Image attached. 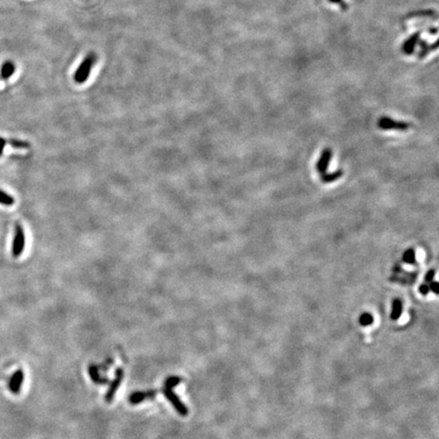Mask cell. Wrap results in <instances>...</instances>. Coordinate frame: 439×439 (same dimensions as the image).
Listing matches in <instances>:
<instances>
[{
	"instance_id": "6da1fadb",
	"label": "cell",
	"mask_w": 439,
	"mask_h": 439,
	"mask_svg": "<svg viewBox=\"0 0 439 439\" xmlns=\"http://www.w3.org/2000/svg\"><path fill=\"white\" fill-rule=\"evenodd\" d=\"M181 379L177 378V376H171L169 378L165 384H164V389H163V394L165 395V397L167 398V400L172 403L173 407L175 408V410L181 415V416H187L188 414V409L180 402V400L178 399V397L173 393V389L178 386L181 383Z\"/></svg>"
},
{
	"instance_id": "7a4b0ae2",
	"label": "cell",
	"mask_w": 439,
	"mask_h": 439,
	"mask_svg": "<svg viewBox=\"0 0 439 439\" xmlns=\"http://www.w3.org/2000/svg\"><path fill=\"white\" fill-rule=\"evenodd\" d=\"M96 60H97V55L94 52H91L86 56V58L84 59L79 69L77 70L74 77L77 84H84L88 80Z\"/></svg>"
},
{
	"instance_id": "3957f363",
	"label": "cell",
	"mask_w": 439,
	"mask_h": 439,
	"mask_svg": "<svg viewBox=\"0 0 439 439\" xmlns=\"http://www.w3.org/2000/svg\"><path fill=\"white\" fill-rule=\"evenodd\" d=\"M26 245V236L25 231L22 225L17 224L15 228V237L13 242V256L14 258H20L25 249Z\"/></svg>"
},
{
	"instance_id": "277c9868",
	"label": "cell",
	"mask_w": 439,
	"mask_h": 439,
	"mask_svg": "<svg viewBox=\"0 0 439 439\" xmlns=\"http://www.w3.org/2000/svg\"><path fill=\"white\" fill-rule=\"evenodd\" d=\"M379 128L384 131L397 130L400 132H406L411 128V124L405 121H397L389 117H383L379 120Z\"/></svg>"
},
{
	"instance_id": "5b68a950",
	"label": "cell",
	"mask_w": 439,
	"mask_h": 439,
	"mask_svg": "<svg viewBox=\"0 0 439 439\" xmlns=\"http://www.w3.org/2000/svg\"><path fill=\"white\" fill-rule=\"evenodd\" d=\"M24 380H25V373H24L23 369H18L12 375V378L10 379V382H9V389H10L12 394H14V395L20 394Z\"/></svg>"
},
{
	"instance_id": "8992f818",
	"label": "cell",
	"mask_w": 439,
	"mask_h": 439,
	"mask_svg": "<svg viewBox=\"0 0 439 439\" xmlns=\"http://www.w3.org/2000/svg\"><path fill=\"white\" fill-rule=\"evenodd\" d=\"M123 376H124V371H123V369H122V368H118V369H116V372H115V379H114V381L112 382L111 387H110L108 393H107L106 396H105V401H106L107 403H111V402L113 401L114 396H115V394H116L118 388L120 387V385H121V383H122Z\"/></svg>"
},
{
	"instance_id": "52a82bcc",
	"label": "cell",
	"mask_w": 439,
	"mask_h": 439,
	"mask_svg": "<svg viewBox=\"0 0 439 439\" xmlns=\"http://www.w3.org/2000/svg\"><path fill=\"white\" fill-rule=\"evenodd\" d=\"M332 156H333V152H332L331 149H325L323 151L322 156H321V158H320V160H319V162L317 164V170L322 175L327 173L329 165H330V162H331V159H332Z\"/></svg>"
},
{
	"instance_id": "ba28073f",
	"label": "cell",
	"mask_w": 439,
	"mask_h": 439,
	"mask_svg": "<svg viewBox=\"0 0 439 439\" xmlns=\"http://www.w3.org/2000/svg\"><path fill=\"white\" fill-rule=\"evenodd\" d=\"M157 396V392L155 391H149V392H137L134 393L133 395H131L130 397V402L133 405H138L146 400H151L154 399Z\"/></svg>"
},
{
	"instance_id": "9c48e42d",
	"label": "cell",
	"mask_w": 439,
	"mask_h": 439,
	"mask_svg": "<svg viewBox=\"0 0 439 439\" xmlns=\"http://www.w3.org/2000/svg\"><path fill=\"white\" fill-rule=\"evenodd\" d=\"M420 35H421V32H416L415 34H413V35H412V36H411V37H410V38L405 42V44H404V46H403V52H404L405 54L410 55V54H412V53L414 52L416 45L419 43Z\"/></svg>"
},
{
	"instance_id": "30bf717a",
	"label": "cell",
	"mask_w": 439,
	"mask_h": 439,
	"mask_svg": "<svg viewBox=\"0 0 439 439\" xmlns=\"http://www.w3.org/2000/svg\"><path fill=\"white\" fill-rule=\"evenodd\" d=\"M89 373L92 381L97 385H105L108 384V380L106 378H103L100 374V367L97 365H91L89 367Z\"/></svg>"
},
{
	"instance_id": "8fae6325",
	"label": "cell",
	"mask_w": 439,
	"mask_h": 439,
	"mask_svg": "<svg viewBox=\"0 0 439 439\" xmlns=\"http://www.w3.org/2000/svg\"><path fill=\"white\" fill-rule=\"evenodd\" d=\"M403 313V303L401 299L396 298L393 301V309L391 312V319L393 321H399Z\"/></svg>"
},
{
	"instance_id": "7c38bea8",
	"label": "cell",
	"mask_w": 439,
	"mask_h": 439,
	"mask_svg": "<svg viewBox=\"0 0 439 439\" xmlns=\"http://www.w3.org/2000/svg\"><path fill=\"white\" fill-rule=\"evenodd\" d=\"M15 71H16V67L14 65V62L7 61L2 69V79L9 80L14 75Z\"/></svg>"
},
{
	"instance_id": "4fadbf2b",
	"label": "cell",
	"mask_w": 439,
	"mask_h": 439,
	"mask_svg": "<svg viewBox=\"0 0 439 439\" xmlns=\"http://www.w3.org/2000/svg\"><path fill=\"white\" fill-rule=\"evenodd\" d=\"M344 175L343 170H337L333 173H325L322 175V181L324 183H331L334 181H337Z\"/></svg>"
},
{
	"instance_id": "5bb4252c",
	"label": "cell",
	"mask_w": 439,
	"mask_h": 439,
	"mask_svg": "<svg viewBox=\"0 0 439 439\" xmlns=\"http://www.w3.org/2000/svg\"><path fill=\"white\" fill-rule=\"evenodd\" d=\"M403 262L408 265H414L416 264V254L413 248L407 249L403 256Z\"/></svg>"
},
{
	"instance_id": "9a60e30c",
	"label": "cell",
	"mask_w": 439,
	"mask_h": 439,
	"mask_svg": "<svg viewBox=\"0 0 439 439\" xmlns=\"http://www.w3.org/2000/svg\"><path fill=\"white\" fill-rule=\"evenodd\" d=\"M421 47H422V50H421V52H420V54H419V58H420V59L424 58V57H425L429 52H431L432 50H435V49L437 48V42H434L432 45H428V44L424 41V42L421 43Z\"/></svg>"
},
{
	"instance_id": "2e32d148",
	"label": "cell",
	"mask_w": 439,
	"mask_h": 439,
	"mask_svg": "<svg viewBox=\"0 0 439 439\" xmlns=\"http://www.w3.org/2000/svg\"><path fill=\"white\" fill-rule=\"evenodd\" d=\"M0 204L7 207H11L15 204V199L6 192L0 191Z\"/></svg>"
},
{
	"instance_id": "e0dca14e",
	"label": "cell",
	"mask_w": 439,
	"mask_h": 439,
	"mask_svg": "<svg viewBox=\"0 0 439 439\" xmlns=\"http://www.w3.org/2000/svg\"><path fill=\"white\" fill-rule=\"evenodd\" d=\"M373 322H374L373 316L369 312L363 313V315H361V317L359 319V323L362 327H369L373 324Z\"/></svg>"
},
{
	"instance_id": "ac0fdd59",
	"label": "cell",
	"mask_w": 439,
	"mask_h": 439,
	"mask_svg": "<svg viewBox=\"0 0 439 439\" xmlns=\"http://www.w3.org/2000/svg\"><path fill=\"white\" fill-rule=\"evenodd\" d=\"M10 144H11L15 149H28V148H29V144H27V143H25V142L17 141V140H12V141H10Z\"/></svg>"
},
{
	"instance_id": "d6986e66",
	"label": "cell",
	"mask_w": 439,
	"mask_h": 439,
	"mask_svg": "<svg viewBox=\"0 0 439 439\" xmlns=\"http://www.w3.org/2000/svg\"><path fill=\"white\" fill-rule=\"evenodd\" d=\"M329 2L332 3V4L338 5L340 7V9L343 10V11H347L348 10V5L346 4L345 0H329Z\"/></svg>"
},
{
	"instance_id": "ffe728a7",
	"label": "cell",
	"mask_w": 439,
	"mask_h": 439,
	"mask_svg": "<svg viewBox=\"0 0 439 439\" xmlns=\"http://www.w3.org/2000/svg\"><path fill=\"white\" fill-rule=\"evenodd\" d=\"M435 273H436L435 270H430V271L426 274V276H425V281H426L427 283H431V282L433 281L434 277H435Z\"/></svg>"
},
{
	"instance_id": "44dd1931",
	"label": "cell",
	"mask_w": 439,
	"mask_h": 439,
	"mask_svg": "<svg viewBox=\"0 0 439 439\" xmlns=\"http://www.w3.org/2000/svg\"><path fill=\"white\" fill-rule=\"evenodd\" d=\"M429 291H430V289H429V286H428L427 284H422V285L419 287V292H420V294L423 295V296H426V295L429 293Z\"/></svg>"
},
{
	"instance_id": "7402d4cb",
	"label": "cell",
	"mask_w": 439,
	"mask_h": 439,
	"mask_svg": "<svg viewBox=\"0 0 439 439\" xmlns=\"http://www.w3.org/2000/svg\"><path fill=\"white\" fill-rule=\"evenodd\" d=\"M438 283L437 282H434V281H432L431 283H430V286H429V289L434 293V294H438Z\"/></svg>"
},
{
	"instance_id": "603a6c76",
	"label": "cell",
	"mask_w": 439,
	"mask_h": 439,
	"mask_svg": "<svg viewBox=\"0 0 439 439\" xmlns=\"http://www.w3.org/2000/svg\"><path fill=\"white\" fill-rule=\"evenodd\" d=\"M6 145H7V141L4 138H0V156L3 155Z\"/></svg>"
}]
</instances>
